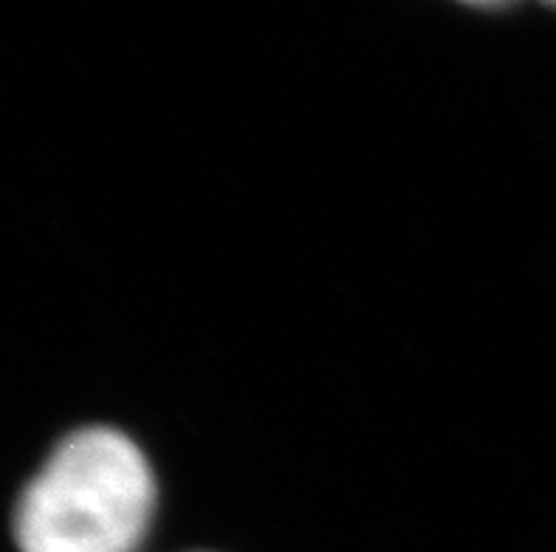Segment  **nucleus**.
<instances>
[{"label":"nucleus","mask_w":556,"mask_h":552,"mask_svg":"<svg viewBox=\"0 0 556 552\" xmlns=\"http://www.w3.org/2000/svg\"><path fill=\"white\" fill-rule=\"evenodd\" d=\"M155 479L134 440L105 426L56 446L14 511L21 552H134L150 527Z\"/></svg>","instance_id":"nucleus-1"}]
</instances>
